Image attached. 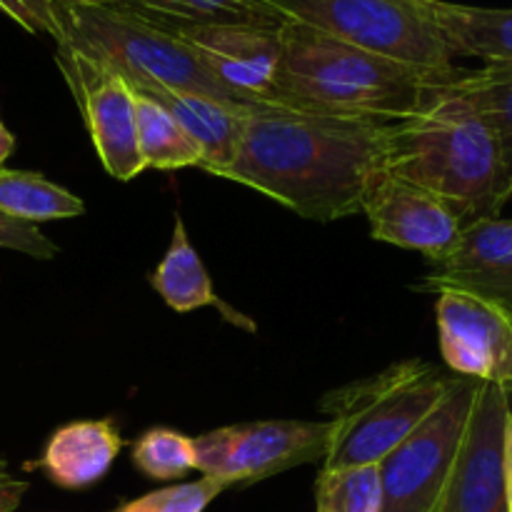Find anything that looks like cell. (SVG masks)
<instances>
[{
	"mask_svg": "<svg viewBox=\"0 0 512 512\" xmlns=\"http://www.w3.org/2000/svg\"><path fill=\"white\" fill-rule=\"evenodd\" d=\"M63 8H108V5H118L123 0H55Z\"/></svg>",
	"mask_w": 512,
	"mask_h": 512,
	"instance_id": "29",
	"label": "cell"
},
{
	"mask_svg": "<svg viewBox=\"0 0 512 512\" xmlns=\"http://www.w3.org/2000/svg\"><path fill=\"white\" fill-rule=\"evenodd\" d=\"M123 450L113 420H78L50 435L38 468L50 483L65 490H83L108 475Z\"/></svg>",
	"mask_w": 512,
	"mask_h": 512,
	"instance_id": "15",
	"label": "cell"
},
{
	"mask_svg": "<svg viewBox=\"0 0 512 512\" xmlns=\"http://www.w3.org/2000/svg\"><path fill=\"white\" fill-rule=\"evenodd\" d=\"M0 473H5V460L0 458Z\"/></svg>",
	"mask_w": 512,
	"mask_h": 512,
	"instance_id": "32",
	"label": "cell"
},
{
	"mask_svg": "<svg viewBox=\"0 0 512 512\" xmlns=\"http://www.w3.org/2000/svg\"><path fill=\"white\" fill-rule=\"evenodd\" d=\"M150 285L165 300V305L178 310V313H190V310L215 305L223 313L225 320H230L235 325H243L245 330H255V325L250 320H245V315L230 310L218 298V293L213 288V280H210L198 250L190 243L188 228H185L180 215H175L173 238H170L163 260L150 273Z\"/></svg>",
	"mask_w": 512,
	"mask_h": 512,
	"instance_id": "18",
	"label": "cell"
},
{
	"mask_svg": "<svg viewBox=\"0 0 512 512\" xmlns=\"http://www.w3.org/2000/svg\"><path fill=\"white\" fill-rule=\"evenodd\" d=\"M450 90L468 100L498 140L500 158L512 183V63L460 70Z\"/></svg>",
	"mask_w": 512,
	"mask_h": 512,
	"instance_id": "20",
	"label": "cell"
},
{
	"mask_svg": "<svg viewBox=\"0 0 512 512\" xmlns=\"http://www.w3.org/2000/svg\"><path fill=\"white\" fill-rule=\"evenodd\" d=\"M28 493V483L0 473V512H15L23 495Z\"/></svg>",
	"mask_w": 512,
	"mask_h": 512,
	"instance_id": "28",
	"label": "cell"
},
{
	"mask_svg": "<svg viewBox=\"0 0 512 512\" xmlns=\"http://www.w3.org/2000/svg\"><path fill=\"white\" fill-rule=\"evenodd\" d=\"M283 58L275 103L305 113L393 125L428 110L450 78L365 53L295 20L280 25Z\"/></svg>",
	"mask_w": 512,
	"mask_h": 512,
	"instance_id": "2",
	"label": "cell"
},
{
	"mask_svg": "<svg viewBox=\"0 0 512 512\" xmlns=\"http://www.w3.org/2000/svg\"><path fill=\"white\" fill-rule=\"evenodd\" d=\"M360 213L368 218L375 240L418 250L430 263L443 258L463 230L443 200L383 168L370 180Z\"/></svg>",
	"mask_w": 512,
	"mask_h": 512,
	"instance_id": "13",
	"label": "cell"
},
{
	"mask_svg": "<svg viewBox=\"0 0 512 512\" xmlns=\"http://www.w3.org/2000/svg\"><path fill=\"white\" fill-rule=\"evenodd\" d=\"M223 490L228 485L203 475L195 483H180L130 500L118 512H203Z\"/></svg>",
	"mask_w": 512,
	"mask_h": 512,
	"instance_id": "25",
	"label": "cell"
},
{
	"mask_svg": "<svg viewBox=\"0 0 512 512\" xmlns=\"http://www.w3.org/2000/svg\"><path fill=\"white\" fill-rule=\"evenodd\" d=\"M135 128L145 168L178 170L200 163V148L195 140L150 95L135 93Z\"/></svg>",
	"mask_w": 512,
	"mask_h": 512,
	"instance_id": "22",
	"label": "cell"
},
{
	"mask_svg": "<svg viewBox=\"0 0 512 512\" xmlns=\"http://www.w3.org/2000/svg\"><path fill=\"white\" fill-rule=\"evenodd\" d=\"M0 213L38 225L48 220L80 218L85 213V203L40 173L0 168Z\"/></svg>",
	"mask_w": 512,
	"mask_h": 512,
	"instance_id": "21",
	"label": "cell"
},
{
	"mask_svg": "<svg viewBox=\"0 0 512 512\" xmlns=\"http://www.w3.org/2000/svg\"><path fill=\"white\" fill-rule=\"evenodd\" d=\"M133 465L150 480H178L195 470L193 438L170 428H153L133 445Z\"/></svg>",
	"mask_w": 512,
	"mask_h": 512,
	"instance_id": "24",
	"label": "cell"
},
{
	"mask_svg": "<svg viewBox=\"0 0 512 512\" xmlns=\"http://www.w3.org/2000/svg\"><path fill=\"white\" fill-rule=\"evenodd\" d=\"M285 20H295L365 53L420 68L458 73L425 0H265Z\"/></svg>",
	"mask_w": 512,
	"mask_h": 512,
	"instance_id": "6",
	"label": "cell"
},
{
	"mask_svg": "<svg viewBox=\"0 0 512 512\" xmlns=\"http://www.w3.org/2000/svg\"><path fill=\"white\" fill-rule=\"evenodd\" d=\"M0 248L18 250V253L30 255L35 260H53L60 253L58 245L50 243L38 225L23 223L10 215L0 213Z\"/></svg>",
	"mask_w": 512,
	"mask_h": 512,
	"instance_id": "27",
	"label": "cell"
},
{
	"mask_svg": "<svg viewBox=\"0 0 512 512\" xmlns=\"http://www.w3.org/2000/svg\"><path fill=\"white\" fill-rule=\"evenodd\" d=\"M435 295L440 355L450 373L500 385L512 398V320L463 290H440Z\"/></svg>",
	"mask_w": 512,
	"mask_h": 512,
	"instance_id": "12",
	"label": "cell"
},
{
	"mask_svg": "<svg viewBox=\"0 0 512 512\" xmlns=\"http://www.w3.org/2000/svg\"><path fill=\"white\" fill-rule=\"evenodd\" d=\"M505 480H508V505L512 512V425L508 430V445H505Z\"/></svg>",
	"mask_w": 512,
	"mask_h": 512,
	"instance_id": "30",
	"label": "cell"
},
{
	"mask_svg": "<svg viewBox=\"0 0 512 512\" xmlns=\"http://www.w3.org/2000/svg\"><path fill=\"white\" fill-rule=\"evenodd\" d=\"M455 378L428 360L410 358L325 395L320 413L333 423V438L323 470L378 465L435 413Z\"/></svg>",
	"mask_w": 512,
	"mask_h": 512,
	"instance_id": "4",
	"label": "cell"
},
{
	"mask_svg": "<svg viewBox=\"0 0 512 512\" xmlns=\"http://www.w3.org/2000/svg\"><path fill=\"white\" fill-rule=\"evenodd\" d=\"M450 55H468L485 65L512 63V8H480L448 0H425Z\"/></svg>",
	"mask_w": 512,
	"mask_h": 512,
	"instance_id": "17",
	"label": "cell"
},
{
	"mask_svg": "<svg viewBox=\"0 0 512 512\" xmlns=\"http://www.w3.org/2000/svg\"><path fill=\"white\" fill-rule=\"evenodd\" d=\"M478 390V380L455 378L435 413L380 460V512H438Z\"/></svg>",
	"mask_w": 512,
	"mask_h": 512,
	"instance_id": "7",
	"label": "cell"
},
{
	"mask_svg": "<svg viewBox=\"0 0 512 512\" xmlns=\"http://www.w3.org/2000/svg\"><path fill=\"white\" fill-rule=\"evenodd\" d=\"M383 170L443 200L463 228L500 218L512 198L493 130L450 85L428 110L385 128Z\"/></svg>",
	"mask_w": 512,
	"mask_h": 512,
	"instance_id": "3",
	"label": "cell"
},
{
	"mask_svg": "<svg viewBox=\"0 0 512 512\" xmlns=\"http://www.w3.org/2000/svg\"><path fill=\"white\" fill-rule=\"evenodd\" d=\"M0 13L28 33H43L55 38L58 45L65 43L63 10L55 0H0Z\"/></svg>",
	"mask_w": 512,
	"mask_h": 512,
	"instance_id": "26",
	"label": "cell"
},
{
	"mask_svg": "<svg viewBox=\"0 0 512 512\" xmlns=\"http://www.w3.org/2000/svg\"><path fill=\"white\" fill-rule=\"evenodd\" d=\"M143 95L158 100L195 140L200 148L198 168L220 178L233 165L240 138H243L245 110L250 103H230V100H218L210 95L168 93V90Z\"/></svg>",
	"mask_w": 512,
	"mask_h": 512,
	"instance_id": "16",
	"label": "cell"
},
{
	"mask_svg": "<svg viewBox=\"0 0 512 512\" xmlns=\"http://www.w3.org/2000/svg\"><path fill=\"white\" fill-rule=\"evenodd\" d=\"M425 293L463 290L512 320V218H488L460 230L443 258L415 285Z\"/></svg>",
	"mask_w": 512,
	"mask_h": 512,
	"instance_id": "14",
	"label": "cell"
},
{
	"mask_svg": "<svg viewBox=\"0 0 512 512\" xmlns=\"http://www.w3.org/2000/svg\"><path fill=\"white\" fill-rule=\"evenodd\" d=\"M388 125L250 103L233 165L220 178L248 185L305 220L333 223L363 210L383 168Z\"/></svg>",
	"mask_w": 512,
	"mask_h": 512,
	"instance_id": "1",
	"label": "cell"
},
{
	"mask_svg": "<svg viewBox=\"0 0 512 512\" xmlns=\"http://www.w3.org/2000/svg\"><path fill=\"white\" fill-rule=\"evenodd\" d=\"M65 43L113 70L135 93H198L240 103L168 30L123 5L63 8Z\"/></svg>",
	"mask_w": 512,
	"mask_h": 512,
	"instance_id": "5",
	"label": "cell"
},
{
	"mask_svg": "<svg viewBox=\"0 0 512 512\" xmlns=\"http://www.w3.org/2000/svg\"><path fill=\"white\" fill-rule=\"evenodd\" d=\"M510 425L512 403L508 390L480 383L438 512H510L505 480Z\"/></svg>",
	"mask_w": 512,
	"mask_h": 512,
	"instance_id": "10",
	"label": "cell"
},
{
	"mask_svg": "<svg viewBox=\"0 0 512 512\" xmlns=\"http://www.w3.org/2000/svg\"><path fill=\"white\" fill-rule=\"evenodd\" d=\"M118 5L158 23H245L263 28L285 23L265 0H123Z\"/></svg>",
	"mask_w": 512,
	"mask_h": 512,
	"instance_id": "19",
	"label": "cell"
},
{
	"mask_svg": "<svg viewBox=\"0 0 512 512\" xmlns=\"http://www.w3.org/2000/svg\"><path fill=\"white\" fill-rule=\"evenodd\" d=\"M240 103H275L283 40L278 28L245 23H158Z\"/></svg>",
	"mask_w": 512,
	"mask_h": 512,
	"instance_id": "9",
	"label": "cell"
},
{
	"mask_svg": "<svg viewBox=\"0 0 512 512\" xmlns=\"http://www.w3.org/2000/svg\"><path fill=\"white\" fill-rule=\"evenodd\" d=\"M60 70L83 110L90 140L103 168L115 180L138 178L145 170L135 128V93L120 75L70 45L55 50Z\"/></svg>",
	"mask_w": 512,
	"mask_h": 512,
	"instance_id": "11",
	"label": "cell"
},
{
	"mask_svg": "<svg viewBox=\"0 0 512 512\" xmlns=\"http://www.w3.org/2000/svg\"><path fill=\"white\" fill-rule=\"evenodd\" d=\"M13 148H15L13 133H10V130L5 128L3 123H0V165H3L5 158H8V155L13 153Z\"/></svg>",
	"mask_w": 512,
	"mask_h": 512,
	"instance_id": "31",
	"label": "cell"
},
{
	"mask_svg": "<svg viewBox=\"0 0 512 512\" xmlns=\"http://www.w3.org/2000/svg\"><path fill=\"white\" fill-rule=\"evenodd\" d=\"M318 512H380L383 485L378 465L320 470L315 483Z\"/></svg>",
	"mask_w": 512,
	"mask_h": 512,
	"instance_id": "23",
	"label": "cell"
},
{
	"mask_svg": "<svg viewBox=\"0 0 512 512\" xmlns=\"http://www.w3.org/2000/svg\"><path fill=\"white\" fill-rule=\"evenodd\" d=\"M333 438L330 420H255L198 435L195 470L220 483L248 485L320 460Z\"/></svg>",
	"mask_w": 512,
	"mask_h": 512,
	"instance_id": "8",
	"label": "cell"
}]
</instances>
